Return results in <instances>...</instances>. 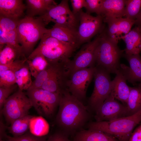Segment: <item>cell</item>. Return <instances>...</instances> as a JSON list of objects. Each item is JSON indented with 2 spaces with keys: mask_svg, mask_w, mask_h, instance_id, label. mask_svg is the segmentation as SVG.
<instances>
[{
  "mask_svg": "<svg viewBox=\"0 0 141 141\" xmlns=\"http://www.w3.org/2000/svg\"><path fill=\"white\" fill-rule=\"evenodd\" d=\"M58 106L56 121L61 131L67 134L78 131L90 118L87 107L68 90L61 94Z\"/></svg>",
  "mask_w": 141,
  "mask_h": 141,
  "instance_id": "1",
  "label": "cell"
},
{
  "mask_svg": "<svg viewBox=\"0 0 141 141\" xmlns=\"http://www.w3.org/2000/svg\"><path fill=\"white\" fill-rule=\"evenodd\" d=\"M77 47L71 43L44 36L37 47L27 58L30 60L38 55L43 56L49 64H62L66 66Z\"/></svg>",
  "mask_w": 141,
  "mask_h": 141,
  "instance_id": "2",
  "label": "cell"
},
{
  "mask_svg": "<svg viewBox=\"0 0 141 141\" xmlns=\"http://www.w3.org/2000/svg\"><path fill=\"white\" fill-rule=\"evenodd\" d=\"M141 121V110L132 115L109 121H94L89 129L98 130L114 137L119 141H128L134 127Z\"/></svg>",
  "mask_w": 141,
  "mask_h": 141,
  "instance_id": "3",
  "label": "cell"
},
{
  "mask_svg": "<svg viewBox=\"0 0 141 141\" xmlns=\"http://www.w3.org/2000/svg\"><path fill=\"white\" fill-rule=\"evenodd\" d=\"M45 26L37 17L26 16L19 21L17 27L18 39L25 55H30L37 42L48 32V29Z\"/></svg>",
  "mask_w": 141,
  "mask_h": 141,
  "instance_id": "4",
  "label": "cell"
},
{
  "mask_svg": "<svg viewBox=\"0 0 141 141\" xmlns=\"http://www.w3.org/2000/svg\"><path fill=\"white\" fill-rule=\"evenodd\" d=\"M99 41L95 53L96 66L105 69L109 73H116L120 69V59L123 50L118 43L111 39L105 32L100 34Z\"/></svg>",
  "mask_w": 141,
  "mask_h": 141,
  "instance_id": "5",
  "label": "cell"
},
{
  "mask_svg": "<svg viewBox=\"0 0 141 141\" xmlns=\"http://www.w3.org/2000/svg\"><path fill=\"white\" fill-rule=\"evenodd\" d=\"M26 95L38 113L46 117L52 116L59 105L61 94L51 92L41 88L29 89Z\"/></svg>",
  "mask_w": 141,
  "mask_h": 141,
  "instance_id": "6",
  "label": "cell"
},
{
  "mask_svg": "<svg viewBox=\"0 0 141 141\" xmlns=\"http://www.w3.org/2000/svg\"><path fill=\"white\" fill-rule=\"evenodd\" d=\"M32 107L28 96L19 89L7 98L2 110L7 123L10 124L15 120L28 115Z\"/></svg>",
  "mask_w": 141,
  "mask_h": 141,
  "instance_id": "7",
  "label": "cell"
},
{
  "mask_svg": "<svg viewBox=\"0 0 141 141\" xmlns=\"http://www.w3.org/2000/svg\"><path fill=\"white\" fill-rule=\"evenodd\" d=\"M96 66L94 88L88 100L89 106L95 111L110 95L112 89L109 73L102 68Z\"/></svg>",
  "mask_w": 141,
  "mask_h": 141,
  "instance_id": "8",
  "label": "cell"
},
{
  "mask_svg": "<svg viewBox=\"0 0 141 141\" xmlns=\"http://www.w3.org/2000/svg\"><path fill=\"white\" fill-rule=\"evenodd\" d=\"M96 69V66L82 69L68 76L67 82L68 91L83 103L86 98L87 89L94 77Z\"/></svg>",
  "mask_w": 141,
  "mask_h": 141,
  "instance_id": "9",
  "label": "cell"
},
{
  "mask_svg": "<svg viewBox=\"0 0 141 141\" xmlns=\"http://www.w3.org/2000/svg\"><path fill=\"white\" fill-rule=\"evenodd\" d=\"M100 37V34L83 45L73 60L67 64L65 68L68 76L78 70L95 66V51Z\"/></svg>",
  "mask_w": 141,
  "mask_h": 141,
  "instance_id": "10",
  "label": "cell"
},
{
  "mask_svg": "<svg viewBox=\"0 0 141 141\" xmlns=\"http://www.w3.org/2000/svg\"><path fill=\"white\" fill-rule=\"evenodd\" d=\"M79 25L77 31L79 47L90 40L101 30L103 19L100 15L93 16L82 10L78 14Z\"/></svg>",
  "mask_w": 141,
  "mask_h": 141,
  "instance_id": "11",
  "label": "cell"
},
{
  "mask_svg": "<svg viewBox=\"0 0 141 141\" xmlns=\"http://www.w3.org/2000/svg\"><path fill=\"white\" fill-rule=\"evenodd\" d=\"M95 112L96 121H110L129 116L126 106L117 101L111 92Z\"/></svg>",
  "mask_w": 141,
  "mask_h": 141,
  "instance_id": "12",
  "label": "cell"
},
{
  "mask_svg": "<svg viewBox=\"0 0 141 141\" xmlns=\"http://www.w3.org/2000/svg\"><path fill=\"white\" fill-rule=\"evenodd\" d=\"M135 22V20L125 17L110 20L106 22L108 27L106 33L111 39L118 43L121 37L130 31Z\"/></svg>",
  "mask_w": 141,
  "mask_h": 141,
  "instance_id": "13",
  "label": "cell"
},
{
  "mask_svg": "<svg viewBox=\"0 0 141 141\" xmlns=\"http://www.w3.org/2000/svg\"><path fill=\"white\" fill-rule=\"evenodd\" d=\"M68 78L65 67H63L47 79L40 88L61 94L65 90H68L67 82Z\"/></svg>",
  "mask_w": 141,
  "mask_h": 141,
  "instance_id": "14",
  "label": "cell"
},
{
  "mask_svg": "<svg viewBox=\"0 0 141 141\" xmlns=\"http://www.w3.org/2000/svg\"><path fill=\"white\" fill-rule=\"evenodd\" d=\"M129 63L130 67L120 64V69L125 76L127 80L133 83L141 82V57L139 54L124 55Z\"/></svg>",
  "mask_w": 141,
  "mask_h": 141,
  "instance_id": "15",
  "label": "cell"
},
{
  "mask_svg": "<svg viewBox=\"0 0 141 141\" xmlns=\"http://www.w3.org/2000/svg\"><path fill=\"white\" fill-rule=\"evenodd\" d=\"M125 0H103L100 14L103 21L124 16Z\"/></svg>",
  "mask_w": 141,
  "mask_h": 141,
  "instance_id": "16",
  "label": "cell"
},
{
  "mask_svg": "<svg viewBox=\"0 0 141 141\" xmlns=\"http://www.w3.org/2000/svg\"><path fill=\"white\" fill-rule=\"evenodd\" d=\"M26 9L22 0H0V15L19 20L24 17Z\"/></svg>",
  "mask_w": 141,
  "mask_h": 141,
  "instance_id": "17",
  "label": "cell"
},
{
  "mask_svg": "<svg viewBox=\"0 0 141 141\" xmlns=\"http://www.w3.org/2000/svg\"><path fill=\"white\" fill-rule=\"evenodd\" d=\"M44 36L51 37L62 42L75 45L78 48L79 40L77 31L55 24Z\"/></svg>",
  "mask_w": 141,
  "mask_h": 141,
  "instance_id": "18",
  "label": "cell"
},
{
  "mask_svg": "<svg viewBox=\"0 0 141 141\" xmlns=\"http://www.w3.org/2000/svg\"><path fill=\"white\" fill-rule=\"evenodd\" d=\"M115 74L116 75L115 78L112 81L111 93L116 99L126 106L130 93V87L127 84L126 78L120 69Z\"/></svg>",
  "mask_w": 141,
  "mask_h": 141,
  "instance_id": "19",
  "label": "cell"
},
{
  "mask_svg": "<svg viewBox=\"0 0 141 141\" xmlns=\"http://www.w3.org/2000/svg\"><path fill=\"white\" fill-rule=\"evenodd\" d=\"M126 44L124 51L128 55L139 54L141 51V28L135 27L127 34L121 37Z\"/></svg>",
  "mask_w": 141,
  "mask_h": 141,
  "instance_id": "20",
  "label": "cell"
},
{
  "mask_svg": "<svg viewBox=\"0 0 141 141\" xmlns=\"http://www.w3.org/2000/svg\"><path fill=\"white\" fill-rule=\"evenodd\" d=\"M71 12L68 0H63L59 4H55L50 7L43 15L37 17L45 26L58 17Z\"/></svg>",
  "mask_w": 141,
  "mask_h": 141,
  "instance_id": "21",
  "label": "cell"
},
{
  "mask_svg": "<svg viewBox=\"0 0 141 141\" xmlns=\"http://www.w3.org/2000/svg\"><path fill=\"white\" fill-rule=\"evenodd\" d=\"M26 16L34 17L43 15L51 6L57 4L53 0H26Z\"/></svg>",
  "mask_w": 141,
  "mask_h": 141,
  "instance_id": "22",
  "label": "cell"
},
{
  "mask_svg": "<svg viewBox=\"0 0 141 141\" xmlns=\"http://www.w3.org/2000/svg\"><path fill=\"white\" fill-rule=\"evenodd\" d=\"M75 141H119L112 136L101 131L88 129L78 132Z\"/></svg>",
  "mask_w": 141,
  "mask_h": 141,
  "instance_id": "23",
  "label": "cell"
},
{
  "mask_svg": "<svg viewBox=\"0 0 141 141\" xmlns=\"http://www.w3.org/2000/svg\"><path fill=\"white\" fill-rule=\"evenodd\" d=\"M25 56L21 48L6 45L0 50V64H9Z\"/></svg>",
  "mask_w": 141,
  "mask_h": 141,
  "instance_id": "24",
  "label": "cell"
},
{
  "mask_svg": "<svg viewBox=\"0 0 141 141\" xmlns=\"http://www.w3.org/2000/svg\"><path fill=\"white\" fill-rule=\"evenodd\" d=\"M29 129L31 133L37 137H43L49 131V125L41 116H33L30 120Z\"/></svg>",
  "mask_w": 141,
  "mask_h": 141,
  "instance_id": "25",
  "label": "cell"
},
{
  "mask_svg": "<svg viewBox=\"0 0 141 141\" xmlns=\"http://www.w3.org/2000/svg\"><path fill=\"white\" fill-rule=\"evenodd\" d=\"M126 106L129 116L141 110V88L130 87L129 95Z\"/></svg>",
  "mask_w": 141,
  "mask_h": 141,
  "instance_id": "26",
  "label": "cell"
},
{
  "mask_svg": "<svg viewBox=\"0 0 141 141\" xmlns=\"http://www.w3.org/2000/svg\"><path fill=\"white\" fill-rule=\"evenodd\" d=\"M64 66V65L62 64H48L46 67L37 75L28 89L40 88L51 75Z\"/></svg>",
  "mask_w": 141,
  "mask_h": 141,
  "instance_id": "27",
  "label": "cell"
},
{
  "mask_svg": "<svg viewBox=\"0 0 141 141\" xmlns=\"http://www.w3.org/2000/svg\"><path fill=\"white\" fill-rule=\"evenodd\" d=\"M32 117L28 114L15 120L8 127L9 132L14 137L24 134L29 129L30 120Z\"/></svg>",
  "mask_w": 141,
  "mask_h": 141,
  "instance_id": "28",
  "label": "cell"
},
{
  "mask_svg": "<svg viewBox=\"0 0 141 141\" xmlns=\"http://www.w3.org/2000/svg\"><path fill=\"white\" fill-rule=\"evenodd\" d=\"M16 83L19 89L23 91L27 90L31 86L32 83L31 74L28 64L25 65L15 72Z\"/></svg>",
  "mask_w": 141,
  "mask_h": 141,
  "instance_id": "29",
  "label": "cell"
},
{
  "mask_svg": "<svg viewBox=\"0 0 141 141\" xmlns=\"http://www.w3.org/2000/svg\"><path fill=\"white\" fill-rule=\"evenodd\" d=\"M26 61L31 75L35 78L49 64L44 57L41 55H37L30 60L26 58Z\"/></svg>",
  "mask_w": 141,
  "mask_h": 141,
  "instance_id": "30",
  "label": "cell"
},
{
  "mask_svg": "<svg viewBox=\"0 0 141 141\" xmlns=\"http://www.w3.org/2000/svg\"><path fill=\"white\" fill-rule=\"evenodd\" d=\"M52 22L55 24L78 31L79 22L78 14L74 15L72 11L58 17Z\"/></svg>",
  "mask_w": 141,
  "mask_h": 141,
  "instance_id": "31",
  "label": "cell"
},
{
  "mask_svg": "<svg viewBox=\"0 0 141 141\" xmlns=\"http://www.w3.org/2000/svg\"><path fill=\"white\" fill-rule=\"evenodd\" d=\"M141 8V0H125V18L136 20Z\"/></svg>",
  "mask_w": 141,
  "mask_h": 141,
  "instance_id": "32",
  "label": "cell"
},
{
  "mask_svg": "<svg viewBox=\"0 0 141 141\" xmlns=\"http://www.w3.org/2000/svg\"><path fill=\"white\" fill-rule=\"evenodd\" d=\"M15 72L5 71L0 74V87H9L16 83Z\"/></svg>",
  "mask_w": 141,
  "mask_h": 141,
  "instance_id": "33",
  "label": "cell"
},
{
  "mask_svg": "<svg viewBox=\"0 0 141 141\" xmlns=\"http://www.w3.org/2000/svg\"><path fill=\"white\" fill-rule=\"evenodd\" d=\"M26 57L22 59L16 60L13 62L6 64H0V74L7 70L14 72L19 70L25 64L26 62Z\"/></svg>",
  "mask_w": 141,
  "mask_h": 141,
  "instance_id": "34",
  "label": "cell"
},
{
  "mask_svg": "<svg viewBox=\"0 0 141 141\" xmlns=\"http://www.w3.org/2000/svg\"><path fill=\"white\" fill-rule=\"evenodd\" d=\"M103 0H86V13H95L99 15Z\"/></svg>",
  "mask_w": 141,
  "mask_h": 141,
  "instance_id": "35",
  "label": "cell"
},
{
  "mask_svg": "<svg viewBox=\"0 0 141 141\" xmlns=\"http://www.w3.org/2000/svg\"><path fill=\"white\" fill-rule=\"evenodd\" d=\"M9 140L12 141H46L43 137L36 136L31 133H26L18 137H10L5 135Z\"/></svg>",
  "mask_w": 141,
  "mask_h": 141,
  "instance_id": "36",
  "label": "cell"
},
{
  "mask_svg": "<svg viewBox=\"0 0 141 141\" xmlns=\"http://www.w3.org/2000/svg\"><path fill=\"white\" fill-rule=\"evenodd\" d=\"M15 84L9 87H0V108L2 109L9 95L16 87Z\"/></svg>",
  "mask_w": 141,
  "mask_h": 141,
  "instance_id": "37",
  "label": "cell"
},
{
  "mask_svg": "<svg viewBox=\"0 0 141 141\" xmlns=\"http://www.w3.org/2000/svg\"><path fill=\"white\" fill-rule=\"evenodd\" d=\"M70 1L73 9L72 11L74 15H78L82 8L85 7L86 0H71Z\"/></svg>",
  "mask_w": 141,
  "mask_h": 141,
  "instance_id": "38",
  "label": "cell"
},
{
  "mask_svg": "<svg viewBox=\"0 0 141 141\" xmlns=\"http://www.w3.org/2000/svg\"><path fill=\"white\" fill-rule=\"evenodd\" d=\"M46 141H70L67 134L62 131L57 132L51 136Z\"/></svg>",
  "mask_w": 141,
  "mask_h": 141,
  "instance_id": "39",
  "label": "cell"
},
{
  "mask_svg": "<svg viewBox=\"0 0 141 141\" xmlns=\"http://www.w3.org/2000/svg\"><path fill=\"white\" fill-rule=\"evenodd\" d=\"M128 141H141V124L133 132Z\"/></svg>",
  "mask_w": 141,
  "mask_h": 141,
  "instance_id": "40",
  "label": "cell"
},
{
  "mask_svg": "<svg viewBox=\"0 0 141 141\" xmlns=\"http://www.w3.org/2000/svg\"><path fill=\"white\" fill-rule=\"evenodd\" d=\"M135 24L141 28V8L135 20Z\"/></svg>",
  "mask_w": 141,
  "mask_h": 141,
  "instance_id": "41",
  "label": "cell"
},
{
  "mask_svg": "<svg viewBox=\"0 0 141 141\" xmlns=\"http://www.w3.org/2000/svg\"><path fill=\"white\" fill-rule=\"evenodd\" d=\"M138 86L141 88V82L139 84Z\"/></svg>",
  "mask_w": 141,
  "mask_h": 141,
  "instance_id": "42",
  "label": "cell"
},
{
  "mask_svg": "<svg viewBox=\"0 0 141 141\" xmlns=\"http://www.w3.org/2000/svg\"><path fill=\"white\" fill-rule=\"evenodd\" d=\"M0 141H5L3 140H2V139H1ZM12 141L9 140V141Z\"/></svg>",
  "mask_w": 141,
  "mask_h": 141,
  "instance_id": "43",
  "label": "cell"
}]
</instances>
